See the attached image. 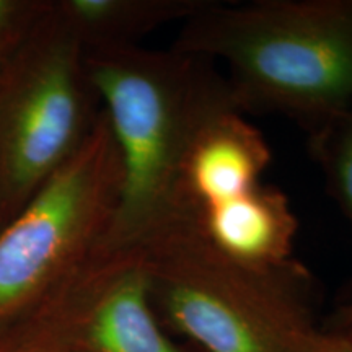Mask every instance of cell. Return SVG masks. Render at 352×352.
I'll use <instances>...</instances> for the list:
<instances>
[{
	"mask_svg": "<svg viewBox=\"0 0 352 352\" xmlns=\"http://www.w3.org/2000/svg\"><path fill=\"white\" fill-rule=\"evenodd\" d=\"M87 72L121 158V192L101 250H131L191 208L186 166L204 131L240 111L219 64L142 46L85 51Z\"/></svg>",
	"mask_w": 352,
	"mask_h": 352,
	"instance_id": "obj_1",
	"label": "cell"
},
{
	"mask_svg": "<svg viewBox=\"0 0 352 352\" xmlns=\"http://www.w3.org/2000/svg\"><path fill=\"white\" fill-rule=\"evenodd\" d=\"M171 50L226 64L240 113L307 134L352 103V0H206Z\"/></svg>",
	"mask_w": 352,
	"mask_h": 352,
	"instance_id": "obj_2",
	"label": "cell"
},
{
	"mask_svg": "<svg viewBox=\"0 0 352 352\" xmlns=\"http://www.w3.org/2000/svg\"><path fill=\"white\" fill-rule=\"evenodd\" d=\"M131 250L142 259L162 327L204 352H307L320 331L305 266L232 256L209 239L196 208L166 219Z\"/></svg>",
	"mask_w": 352,
	"mask_h": 352,
	"instance_id": "obj_3",
	"label": "cell"
},
{
	"mask_svg": "<svg viewBox=\"0 0 352 352\" xmlns=\"http://www.w3.org/2000/svg\"><path fill=\"white\" fill-rule=\"evenodd\" d=\"M103 109L74 157L0 228V352L41 336L100 253L121 192Z\"/></svg>",
	"mask_w": 352,
	"mask_h": 352,
	"instance_id": "obj_4",
	"label": "cell"
},
{
	"mask_svg": "<svg viewBox=\"0 0 352 352\" xmlns=\"http://www.w3.org/2000/svg\"><path fill=\"white\" fill-rule=\"evenodd\" d=\"M100 114L85 50L47 0L0 69V228L74 157Z\"/></svg>",
	"mask_w": 352,
	"mask_h": 352,
	"instance_id": "obj_5",
	"label": "cell"
},
{
	"mask_svg": "<svg viewBox=\"0 0 352 352\" xmlns=\"http://www.w3.org/2000/svg\"><path fill=\"white\" fill-rule=\"evenodd\" d=\"M38 341L64 342L80 352H188L171 341L158 321L135 250H100Z\"/></svg>",
	"mask_w": 352,
	"mask_h": 352,
	"instance_id": "obj_6",
	"label": "cell"
},
{
	"mask_svg": "<svg viewBox=\"0 0 352 352\" xmlns=\"http://www.w3.org/2000/svg\"><path fill=\"white\" fill-rule=\"evenodd\" d=\"M271 164L264 135L240 111L215 120L189 157L184 191L196 209L235 199L261 183Z\"/></svg>",
	"mask_w": 352,
	"mask_h": 352,
	"instance_id": "obj_7",
	"label": "cell"
},
{
	"mask_svg": "<svg viewBox=\"0 0 352 352\" xmlns=\"http://www.w3.org/2000/svg\"><path fill=\"white\" fill-rule=\"evenodd\" d=\"M197 214L209 239L241 261L272 266L294 259L297 217L274 186L259 183L235 199L197 209Z\"/></svg>",
	"mask_w": 352,
	"mask_h": 352,
	"instance_id": "obj_8",
	"label": "cell"
},
{
	"mask_svg": "<svg viewBox=\"0 0 352 352\" xmlns=\"http://www.w3.org/2000/svg\"><path fill=\"white\" fill-rule=\"evenodd\" d=\"M206 0H52L85 51L139 46L142 38L188 20Z\"/></svg>",
	"mask_w": 352,
	"mask_h": 352,
	"instance_id": "obj_9",
	"label": "cell"
},
{
	"mask_svg": "<svg viewBox=\"0 0 352 352\" xmlns=\"http://www.w3.org/2000/svg\"><path fill=\"white\" fill-rule=\"evenodd\" d=\"M308 151L323 175L327 192L352 227V103L307 134ZM352 300V280L341 303Z\"/></svg>",
	"mask_w": 352,
	"mask_h": 352,
	"instance_id": "obj_10",
	"label": "cell"
},
{
	"mask_svg": "<svg viewBox=\"0 0 352 352\" xmlns=\"http://www.w3.org/2000/svg\"><path fill=\"white\" fill-rule=\"evenodd\" d=\"M46 7L47 0H0V69L19 51Z\"/></svg>",
	"mask_w": 352,
	"mask_h": 352,
	"instance_id": "obj_11",
	"label": "cell"
},
{
	"mask_svg": "<svg viewBox=\"0 0 352 352\" xmlns=\"http://www.w3.org/2000/svg\"><path fill=\"white\" fill-rule=\"evenodd\" d=\"M307 352H352V344L341 333L324 331L320 328L308 344Z\"/></svg>",
	"mask_w": 352,
	"mask_h": 352,
	"instance_id": "obj_12",
	"label": "cell"
},
{
	"mask_svg": "<svg viewBox=\"0 0 352 352\" xmlns=\"http://www.w3.org/2000/svg\"><path fill=\"white\" fill-rule=\"evenodd\" d=\"M349 327H352V300L340 303L336 307V310L333 311V315L321 324V329L324 331H333L340 333L344 331Z\"/></svg>",
	"mask_w": 352,
	"mask_h": 352,
	"instance_id": "obj_13",
	"label": "cell"
},
{
	"mask_svg": "<svg viewBox=\"0 0 352 352\" xmlns=\"http://www.w3.org/2000/svg\"><path fill=\"white\" fill-rule=\"evenodd\" d=\"M8 352H80L74 347H70L64 342L57 341H34V342H26L15 349Z\"/></svg>",
	"mask_w": 352,
	"mask_h": 352,
	"instance_id": "obj_14",
	"label": "cell"
},
{
	"mask_svg": "<svg viewBox=\"0 0 352 352\" xmlns=\"http://www.w3.org/2000/svg\"><path fill=\"white\" fill-rule=\"evenodd\" d=\"M340 333L352 344V327H349L347 329H344V331H340Z\"/></svg>",
	"mask_w": 352,
	"mask_h": 352,
	"instance_id": "obj_15",
	"label": "cell"
}]
</instances>
